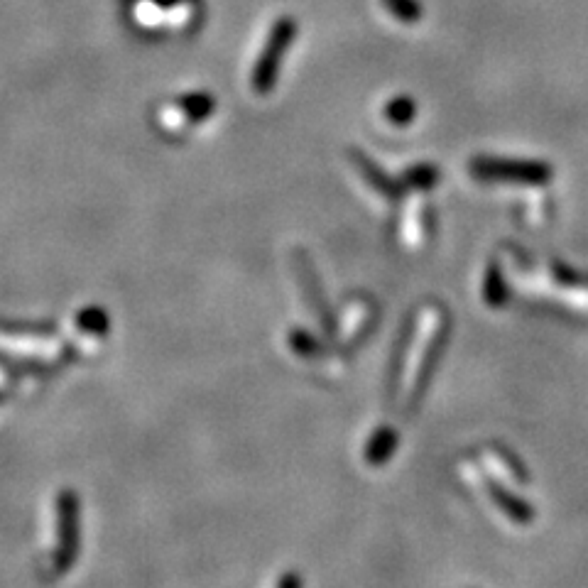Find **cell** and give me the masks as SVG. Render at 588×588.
I'll return each instance as SVG.
<instances>
[{
  "label": "cell",
  "mask_w": 588,
  "mask_h": 588,
  "mask_svg": "<svg viewBox=\"0 0 588 588\" xmlns=\"http://www.w3.org/2000/svg\"><path fill=\"white\" fill-rule=\"evenodd\" d=\"M348 157H351V165L356 167L358 172H361L363 182H366L368 187L380 196V199L395 201L397 196H400V184L392 182L388 174L380 170V167L375 165V162H370L361 150H351V155H348Z\"/></svg>",
  "instance_id": "3"
},
{
  "label": "cell",
  "mask_w": 588,
  "mask_h": 588,
  "mask_svg": "<svg viewBox=\"0 0 588 588\" xmlns=\"http://www.w3.org/2000/svg\"><path fill=\"white\" fill-rule=\"evenodd\" d=\"M468 172L481 182H503V184H539L552 182V167L544 162L530 160H495V157H476L468 162Z\"/></svg>",
  "instance_id": "2"
},
{
  "label": "cell",
  "mask_w": 588,
  "mask_h": 588,
  "mask_svg": "<svg viewBox=\"0 0 588 588\" xmlns=\"http://www.w3.org/2000/svg\"><path fill=\"white\" fill-rule=\"evenodd\" d=\"M380 3H383V8L388 10L390 15H395L400 23L415 25L422 20V5H419L417 0H380Z\"/></svg>",
  "instance_id": "5"
},
{
  "label": "cell",
  "mask_w": 588,
  "mask_h": 588,
  "mask_svg": "<svg viewBox=\"0 0 588 588\" xmlns=\"http://www.w3.org/2000/svg\"><path fill=\"white\" fill-rule=\"evenodd\" d=\"M297 20L294 18H280L272 25L268 42H265L263 52H260L258 64L253 67V76H250V86L258 96H268L277 84V74H280L282 57L290 49V45L297 37Z\"/></svg>",
  "instance_id": "1"
},
{
  "label": "cell",
  "mask_w": 588,
  "mask_h": 588,
  "mask_svg": "<svg viewBox=\"0 0 588 588\" xmlns=\"http://www.w3.org/2000/svg\"><path fill=\"white\" fill-rule=\"evenodd\" d=\"M439 182V170L432 165H417L415 170L407 172V184L417 192H427V189L437 187Z\"/></svg>",
  "instance_id": "6"
},
{
  "label": "cell",
  "mask_w": 588,
  "mask_h": 588,
  "mask_svg": "<svg viewBox=\"0 0 588 588\" xmlns=\"http://www.w3.org/2000/svg\"><path fill=\"white\" fill-rule=\"evenodd\" d=\"M415 101L407 96H397L392 98V101L385 106V118H388V123L392 125H410L412 121H415Z\"/></svg>",
  "instance_id": "4"
}]
</instances>
